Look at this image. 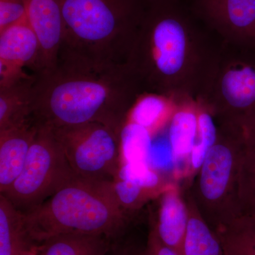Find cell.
Masks as SVG:
<instances>
[{
    "instance_id": "obj_1",
    "label": "cell",
    "mask_w": 255,
    "mask_h": 255,
    "mask_svg": "<svg viewBox=\"0 0 255 255\" xmlns=\"http://www.w3.org/2000/svg\"><path fill=\"white\" fill-rule=\"evenodd\" d=\"M216 37L187 0H145L127 65L144 93L195 98Z\"/></svg>"
},
{
    "instance_id": "obj_2",
    "label": "cell",
    "mask_w": 255,
    "mask_h": 255,
    "mask_svg": "<svg viewBox=\"0 0 255 255\" xmlns=\"http://www.w3.org/2000/svg\"><path fill=\"white\" fill-rule=\"evenodd\" d=\"M142 93L127 65L105 70L56 65L36 75L32 115L38 127L100 123L122 132Z\"/></svg>"
},
{
    "instance_id": "obj_3",
    "label": "cell",
    "mask_w": 255,
    "mask_h": 255,
    "mask_svg": "<svg viewBox=\"0 0 255 255\" xmlns=\"http://www.w3.org/2000/svg\"><path fill=\"white\" fill-rule=\"evenodd\" d=\"M62 36L57 65L105 70L127 65L145 0H58Z\"/></svg>"
},
{
    "instance_id": "obj_4",
    "label": "cell",
    "mask_w": 255,
    "mask_h": 255,
    "mask_svg": "<svg viewBox=\"0 0 255 255\" xmlns=\"http://www.w3.org/2000/svg\"><path fill=\"white\" fill-rule=\"evenodd\" d=\"M23 214L28 237L36 246L62 235L102 236L115 241L135 216L119 204L113 183L78 177Z\"/></svg>"
},
{
    "instance_id": "obj_5",
    "label": "cell",
    "mask_w": 255,
    "mask_h": 255,
    "mask_svg": "<svg viewBox=\"0 0 255 255\" xmlns=\"http://www.w3.org/2000/svg\"><path fill=\"white\" fill-rule=\"evenodd\" d=\"M195 99L219 122L255 123V49L217 40Z\"/></svg>"
},
{
    "instance_id": "obj_6",
    "label": "cell",
    "mask_w": 255,
    "mask_h": 255,
    "mask_svg": "<svg viewBox=\"0 0 255 255\" xmlns=\"http://www.w3.org/2000/svg\"><path fill=\"white\" fill-rule=\"evenodd\" d=\"M217 122L216 141L189 190L201 216L215 232L241 216L239 177L244 147L243 128Z\"/></svg>"
},
{
    "instance_id": "obj_7",
    "label": "cell",
    "mask_w": 255,
    "mask_h": 255,
    "mask_svg": "<svg viewBox=\"0 0 255 255\" xmlns=\"http://www.w3.org/2000/svg\"><path fill=\"white\" fill-rule=\"evenodd\" d=\"M49 128L77 177L107 183H113L118 177L122 164V132L100 123Z\"/></svg>"
},
{
    "instance_id": "obj_8",
    "label": "cell",
    "mask_w": 255,
    "mask_h": 255,
    "mask_svg": "<svg viewBox=\"0 0 255 255\" xmlns=\"http://www.w3.org/2000/svg\"><path fill=\"white\" fill-rule=\"evenodd\" d=\"M75 177L49 128L38 127L21 174L1 194L25 213L44 202Z\"/></svg>"
},
{
    "instance_id": "obj_9",
    "label": "cell",
    "mask_w": 255,
    "mask_h": 255,
    "mask_svg": "<svg viewBox=\"0 0 255 255\" xmlns=\"http://www.w3.org/2000/svg\"><path fill=\"white\" fill-rule=\"evenodd\" d=\"M219 41L255 49V0H187Z\"/></svg>"
},
{
    "instance_id": "obj_10",
    "label": "cell",
    "mask_w": 255,
    "mask_h": 255,
    "mask_svg": "<svg viewBox=\"0 0 255 255\" xmlns=\"http://www.w3.org/2000/svg\"><path fill=\"white\" fill-rule=\"evenodd\" d=\"M41 45L28 18L0 31V87L37 75Z\"/></svg>"
},
{
    "instance_id": "obj_11",
    "label": "cell",
    "mask_w": 255,
    "mask_h": 255,
    "mask_svg": "<svg viewBox=\"0 0 255 255\" xmlns=\"http://www.w3.org/2000/svg\"><path fill=\"white\" fill-rule=\"evenodd\" d=\"M30 24L41 45L40 72L49 71L58 63L62 36L61 11L58 0H23ZM37 74V75H38Z\"/></svg>"
},
{
    "instance_id": "obj_12",
    "label": "cell",
    "mask_w": 255,
    "mask_h": 255,
    "mask_svg": "<svg viewBox=\"0 0 255 255\" xmlns=\"http://www.w3.org/2000/svg\"><path fill=\"white\" fill-rule=\"evenodd\" d=\"M157 214L151 216L150 227L165 246L182 255L189 212L185 196L175 184H169L158 196Z\"/></svg>"
},
{
    "instance_id": "obj_13",
    "label": "cell",
    "mask_w": 255,
    "mask_h": 255,
    "mask_svg": "<svg viewBox=\"0 0 255 255\" xmlns=\"http://www.w3.org/2000/svg\"><path fill=\"white\" fill-rule=\"evenodd\" d=\"M37 131L34 122L0 130V194L21 174Z\"/></svg>"
},
{
    "instance_id": "obj_14",
    "label": "cell",
    "mask_w": 255,
    "mask_h": 255,
    "mask_svg": "<svg viewBox=\"0 0 255 255\" xmlns=\"http://www.w3.org/2000/svg\"><path fill=\"white\" fill-rule=\"evenodd\" d=\"M36 75L0 87V130L18 127L33 119V84Z\"/></svg>"
},
{
    "instance_id": "obj_15",
    "label": "cell",
    "mask_w": 255,
    "mask_h": 255,
    "mask_svg": "<svg viewBox=\"0 0 255 255\" xmlns=\"http://www.w3.org/2000/svg\"><path fill=\"white\" fill-rule=\"evenodd\" d=\"M198 105L195 99L179 103L171 119L169 142L174 160H189L198 130Z\"/></svg>"
},
{
    "instance_id": "obj_16",
    "label": "cell",
    "mask_w": 255,
    "mask_h": 255,
    "mask_svg": "<svg viewBox=\"0 0 255 255\" xmlns=\"http://www.w3.org/2000/svg\"><path fill=\"white\" fill-rule=\"evenodd\" d=\"M185 199L189 220L182 255H225L217 233L203 219L189 191Z\"/></svg>"
},
{
    "instance_id": "obj_17",
    "label": "cell",
    "mask_w": 255,
    "mask_h": 255,
    "mask_svg": "<svg viewBox=\"0 0 255 255\" xmlns=\"http://www.w3.org/2000/svg\"><path fill=\"white\" fill-rule=\"evenodd\" d=\"M33 244L23 222V214L0 194V255H18Z\"/></svg>"
},
{
    "instance_id": "obj_18",
    "label": "cell",
    "mask_w": 255,
    "mask_h": 255,
    "mask_svg": "<svg viewBox=\"0 0 255 255\" xmlns=\"http://www.w3.org/2000/svg\"><path fill=\"white\" fill-rule=\"evenodd\" d=\"M112 241L102 236L62 235L39 245V255H107Z\"/></svg>"
},
{
    "instance_id": "obj_19",
    "label": "cell",
    "mask_w": 255,
    "mask_h": 255,
    "mask_svg": "<svg viewBox=\"0 0 255 255\" xmlns=\"http://www.w3.org/2000/svg\"><path fill=\"white\" fill-rule=\"evenodd\" d=\"M179 103L171 97L142 93L132 107L128 118L132 124H136L150 131L156 128L170 122Z\"/></svg>"
},
{
    "instance_id": "obj_20",
    "label": "cell",
    "mask_w": 255,
    "mask_h": 255,
    "mask_svg": "<svg viewBox=\"0 0 255 255\" xmlns=\"http://www.w3.org/2000/svg\"><path fill=\"white\" fill-rule=\"evenodd\" d=\"M239 177L241 216H255V123L245 128Z\"/></svg>"
},
{
    "instance_id": "obj_21",
    "label": "cell",
    "mask_w": 255,
    "mask_h": 255,
    "mask_svg": "<svg viewBox=\"0 0 255 255\" xmlns=\"http://www.w3.org/2000/svg\"><path fill=\"white\" fill-rule=\"evenodd\" d=\"M216 233L225 255H255V216H240Z\"/></svg>"
},
{
    "instance_id": "obj_22",
    "label": "cell",
    "mask_w": 255,
    "mask_h": 255,
    "mask_svg": "<svg viewBox=\"0 0 255 255\" xmlns=\"http://www.w3.org/2000/svg\"><path fill=\"white\" fill-rule=\"evenodd\" d=\"M198 105V130L195 143L189 159V174L195 175L204 162L208 152L216 141L218 122L216 118L199 102Z\"/></svg>"
},
{
    "instance_id": "obj_23",
    "label": "cell",
    "mask_w": 255,
    "mask_h": 255,
    "mask_svg": "<svg viewBox=\"0 0 255 255\" xmlns=\"http://www.w3.org/2000/svg\"><path fill=\"white\" fill-rule=\"evenodd\" d=\"M26 17L23 0H0V31Z\"/></svg>"
},
{
    "instance_id": "obj_24",
    "label": "cell",
    "mask_w": 255,
    "mask_h": 255,
    "mask_svg": "<svg viewBox=\"0 0 255 255\" xmlns=\"http://www.w3.org/2000/svg\"><path fill=\"white\" fill-rule=\"evenodd\" d=\"M142 255H180L169 247L165 246L159 238L155 231L150 227L148 237L145 251Z\"/></svg>"
},
{
    "instance_id": "obj_25",
    "label": "cell",
    "mask_w": 255,
    "mask_h": 255,
    "mask_svg": "<svg viewBox=\"0 0 255 255\" xmlns=\"http://www.w3.org/2000/svg\"><path fill=\"white\" fill-rule=\"evenodd\" d=\"M18 255H39V246L31 247Z\"/></svg>"
},
{
    "instance_id": "obj_26",
    "label": "cell",
    "mask_w": 255,
    "mask_h": 255,
    "mask_svg": "<svg viewBox=\"0 0 255 255\" xmlns=\"http://www.w3.org/2000/svg\"><path fill=\"white\" fill-rule=\"evenodd\" d=\"M111 248H112V247H111ZM110 250H111V248H110ZM110 250V251L108 252V253H107V255H130V254H128V253H119V254L111 255ZM139 255H142V253H141V254H140Z\"/></svg>"
}]
</instances>
